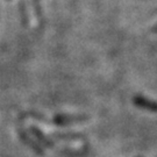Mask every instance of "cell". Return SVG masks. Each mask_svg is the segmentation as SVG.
Masks as SVG:
<instances>
[{
  "label": "cell",
  "mask_w": 157,
  "mask_h": 157,
  "mask_svg": "<svg viewBox=\"0 0 157 157\" xmlns=\"http://www.w3.org/2000/svg\"><path fill=\"white\" fill-rule=\"evenodd\" d=\"M134 104L136 106L141 107L143 109H147V111H150V112H157V102L156 101H152L148 98H144L142 95H135L134 99Z\"/></svg>",
  "instance_id": "1"
}]
</instances>
